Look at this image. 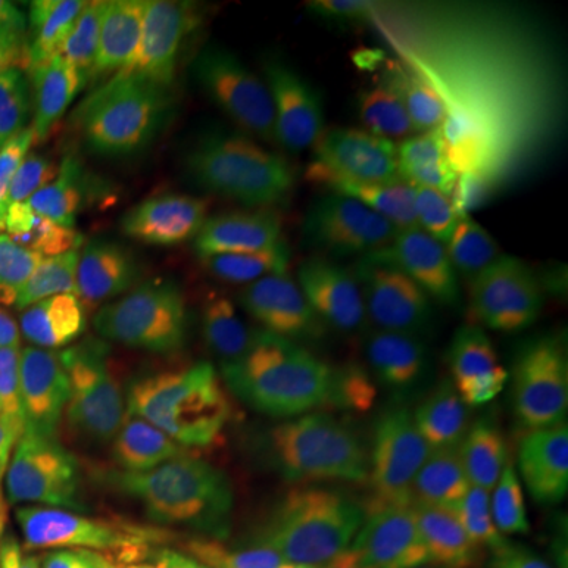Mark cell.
<instances>
[{
	"instance_id": "cell-6",
	"label": "cell",
	"mask_w": 568,
	"mask_h": 568,
	"mask_svg": "<svg viewBox=\"0 0 568 568\" xmlns=\"http://www.w3.org/2000/svg\"><path fill=\"white\" fill-rule=\"evenodd\" d=\"M562 484H568L562 433L544 414H534L414 436L388 474V499L405 518L429 508L534 499Z\"/></svg>"
},
{
	"instance_id": "cell-4",
	"label": "cell",
	"mask_w": 568,
	"mask_h": 568,
	"mask_svg": "<svg viewBox=\"0 0 568 568\" xmlns=\"http://www.w3.org/2000/svg\"><path fill=\"white\" fill-rule=\"evenodd\" d=\"M395 44L398 32L376 3L294 0L275 95L256 126L231 149L338 178L351 152L361 92Z\"/></svg>"
},
{
	"instance_id": "cell-18",
	"label": "cell",
	"mask_w": 568,
	"mask_h": 568,
	"mask_svg": "<svg viewBox=\"0 0 568 568\" xmlns=\"http://www.w3.org/2000/svg\"><path fill=\"white\" fill-rule=\"evenodd\" d=\"M155 528V499H142L102 515H85L80 530L51 568H152Z\"/></svg>"
},
{
	"instance_id": "cell-11",
	"label": "cell",
	"mask_w": 568,
	"mask_h": 568,
	"mask_svg": "<svg viewBox=\"0 0 568 568\" xmlns=\"http://www.w3.org/2000/svg\"><path fill=\"white\" fill-rule=\"evenodd\" d=\"M10 458L32 487L80 506L85 515L155 499L164 484V474L152 462L70 426L51 405L17 410Z\"/></svg>"
},
{
	"instance_id": "cell-10",
	"label": "cell",
	"mask_w": 568,
	"mask_h": 568,
	"mask_svg": "<svg viewBox=\"0 0 568 568\" xmlns=\"http://www.w3.org/2000/svg\"><path fill=\"white\" fill-rule=\"evenodd\" d=\"M174 388V357L159 323L130 313L118 347L99 369L61 392L51 407L70 426L118 452L145 458Z\"/></svg>"
},
{
	"instance_id": "cell-17",
	"label": "cell",
	"mask_w": 568,
	"mask_h": 568,
	"mask_svg": "<svg viewBox=\"0 0 568 568\" xmlns=\"http://www.w3.org/2000/svg\"><path fill=\"white\" fill-rule=\"evenodd\" d=\"M70 287V272L61 253H51L44 263L29 268L0 297V424L13 433V386L22 357L39 338L44 323L58 310L61 294Z\"/></svg>"
},
{
	"instance_id": "cell-15",
	"label": "cell",
	"mask_w": 568,
	"mask_h": 568,
	"mask_svg": "<svg viewBox=\"0 0 568 568\" xmlns=\"http://www.w3.org/2000/svg\"><path fill=\"white\" fill-rule=\"evenodd\" d=\"M118 335L82 310H54L44 323L39 338L22 357L17 386H13V410L32 405H51L61 392L114 354Z\"/></svg>"
},
{
	"instance_id": "cell-21",
	"label": "cell",
	"mask_w": 568,
	"mask_h": 568,
	"mask_svg": "<svg viewBox=\"0 0 568 568\" xmlns=\"http://www.w3.org/2000/svg\"><path fill=\"white\" fill-rule=\"evenodd\" d=\"M58 89L44 85L13 99H0V149L17 140H58Z\"/></svg>"
},
{
	"instance_id": "cell-9",
	"label": "cell",
	"mask_w": 568,
	"mask_h": 568,
	"mask_svg": "<svg viewBox=\"0 0 568 568\" xmlns=\"http://www.w3.org/2000/svg\"><path fill=\"white\" fill-rule=\"evenodd\" d=\"M171 3L162 0H70L61 7L63 82L58 89V140L118 111L155 29Z\"/></svg>"
},
{
	"instance_id": "cell-3",
	"label": "cell",
	"mask_w": 568,
	"mask_h": 568,
	"mask_svg": "<svg viewBox=\"0 0 568 568\" xmlns=\"http://www.w3.org/2000/svg\"><path fill=\"white\" fill-rule=\"evenodd\" d=\"M398 174L484 263L549 284V227L540 183L467 104L410 92L383 126Z\"/></svg>"
},
{
	"instance_id": "cell-26",
	"label": "cell",
	"mask_w": 568,
	"mask_h": 568,
	"mask_svg": "<svg viewBox=\"0 0 568 568\" xmlns=\"http://www.w3.org/2000/svg\"><path fill=\"white\" fill-rule=\"evenodd\" d=\"M287 568H351V566L328 559V562H297V566H287Z\"/></svg>"
},
{
	"instance_id": "cell-20",
	"label": "cell",
	"mask_w": 568,
	"mask_h": 568,
	"mask_svg": "<svg viewBox=\"0 0 568 568\" xmlns=\"http://www.w3.org/2000/svg\"><path fill=\"white\" fill-rule=\"evenodd\" d=\"M58 227L61 193L58 174L51 171L0 219V297L29 268H36L54 253Z\"/></svg>"
},
{
	"instance_id": "cell-8",
	"label": "cell",
	"mask_w": 568,
	"mask_h": 568,
	"mask_svg": "<svg viewBox=\"0 0 568 568\" xmlns=\"http://www.w3.org/2000/svg\"><path fill=\"white\" fill-rule=\"evenodd\" d=\"M294 0H222L205 29L183 152L241 142L263 118L282 73Z\"/></svg>"
},
{
	"instance_id": "cell-22",
	"label": "cell",
	"mask_w": 568,
	"mask_h": 568,
	"mask_svg": "<svg viewBox=\"0 0 568 568\" xmlns=\"http://www.w3.org/2000/svg\"><path fill=\"white\" fill-rule=\"evenodd\" d=\"M0 54L48 67L54 54V36L29 7L17 0H0Z\"/></svg>"
},
{
	"instance_id": "cell-19",
	"label": "cell",
	"mask_w": 568,
	"mask_h": 568,
	"mask_svg": "<svg viewBox=\"0 0 568 568\" xmlns=\"http://www.w3.org/2000/svg\"><path fill=\"white\" fill-rule=\"evenodd\" d=\"M525 140L547 209L549 284L568 297V118L547 108L530 111Z\"/></svg>"
},
{
	"instance_id": "cell-7",
	"label": "cell",
	"mask_w": 568,
	"mask_h": 568,
	"mask_svg": "<svg viewBox=\"0 0 568 568\" xmlns=\"http://www.w3.org/2000/svg\"><path fill=\"white\" fill-rule=\"evenodd\" d=\"M58 142L70 181V227L61 256L70 284H82L102 268L104 253L121 241L178 155L118 111Z\"/></svg>"
},
{
	"instance_id": "cell-1",
	"label": "cell",
	"mask_w": 568,
	"mask_h": 568,
	"mask_svg": "<svg viewBox=\"0 0 568 568\" xmlns=\"http://www.w3.org/2000/svg\"><path fill=\"white\" fill-rule=\"evenodd\" d=\"M376 364L506 417H534L568 398V316L480 265L417 256L366 306Z\"/></svg>"
},
{
	"instance_id": "cell-25",
	"label": "cell",
	"mask_w": 568,
	"mask_h": 568,
	"mask_svg": "<svg viewBox=\"0 0 568 568\" xmlns=\"http://www.w3.org/2000/svg\"><path fill=\"white\" fill-rule=\"evenodd\" d=\"M499 568H568V547L566 549H537V552H528L515 562Z\"/></svg>"
},
{
	"instance_id": "cell-23",
	"label": "cell",
	"mask_w": 568,
	"mask_h": 568,
	"mask_svg": "<svg viewBox=\"0 0 568 568\" xmlns=\"http://www.w3.org/2000/svg\"><path fill=\"white\" fill-rule=\"evenodd\" d=\"M51 171H54V162L41 140H17L3 145L0 149V219Z\"/></svg>"
},
{
	"instance_id": "cell-13",
	"label": "cell",
	"mask_w": 568,
	"mask_h": 568,
	"mask_svg": "<svg viewBox=\"0 0 568 568\" xmlns=\"http://www.w3.org/2000/svg\"><path fill=\"white\" fill-rule=\"evenodd\" d=\"M414 540L455 566L499 568L537 552L568 547V484L503 506L429 508L405 515Z\"/></svg>"
},
{
	"instance_id": "cell-5",
	"label": "cell",
	"mask_w": 568,
	"mask_h": 568,
	"mask_svg": "<svg viewBox=\"0 0 568 568\" xmlns=\"http://www.w3.org/2000/svg\"><path fill=\"white\" fill-rule=\"evenodd\" d=\"M417 402L376 388H320L275 410L244 436L250 470L294 489L342 493L386 477L414 439Z\"/></svg>"
},
{
	"instance_id": "cell-12",
	"label": "cell",
	"mask_w": 568,
	"mask_h": 568,
	"mask_svg": "<svg viewBox=\"0 0 568 568\" xmlns=\"http://www.w3.org/2000/svg\"><path fill=\"white\" fill-rule=\"evenodd\" d=\"M275 521L250 493L190 480L159 508L152 568H268Z\"/></svg>"
},
{
	"instance_id": "cell-16",
	"label": "cell",
	"mask_w": 568,
	"mask_h": 568,
	"mask_svg": "<svg viewBox=\"0 0 568 568\" xmlns=\"http://www.w3.org/2000/svg\"><path fill=\"white\" fill-rule=\"evenodd\" d=\"M85 511L36 489L20 470L0 467V568H51Z\"/></svg>"
},
{
	"instance_id": "cell-24",
	"label": "cell",
	"mask_w": 568,
	"mask_h": 568,
	"mask_svg": "<svg viewBox=\"0 0 568 568\" xmlns=\"http://www.w3.org/2000/svg\"><path fill=\"white\" fill-rule=\"evenodd\" d=\"M44 85H51L48 67H36V63L0 54V99H13V95H22V92L44 89Z\"/></svg>"
},
{
	"instance_id": "cell-2",
	"label": "cell",
	"mask_w": 568,
	"mask_h": 568,
	"mask_svg": "<svg viewBox=\"0 0 568 568\" xmlns=\"http://www.w3.org/2000/svg\"><path fill=\"white\" fill-rule=\"evenodd\" d=\"M347 200L332 174L227 149L164 205V278L183 306L215 316L284 304L332 253Z\"/></svg>"
},
{
	"instance_id": "cell-14",
	"label": "cell",
	"mask_w": 568,
	"mask_h": 568,
	"mask_svg": "<svg viewBox=\"0 0 568 568\" xmlns=\"http://www.w3.org/2000/svg\"><path fill=\"white\" fill-rule=\"evenodd\" d=\"M212 13L215 3L205 0L171 3L118 104V114L142 126L178 159L183 155V136L196 99L200 58Z\"/></svg>"
}]
</instances>
